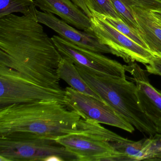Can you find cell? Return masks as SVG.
<instances>
[{"mask_svg": "<svg viewBox=\"0 0 161 161\" xmlns=\"http://www.w3.org/2000/svg\"><path fill=\"white\" fill-rule=\"evenodd\" d=\"M36 10L0 18V65L38 85L62 89L57 69L63 56L37 20Z\"/></svg>", "mask_w": 161, "mask_h": 161, "instance_id": "cell-1", "label": "cell"}, {"mask_svg": "<svg viewBox=\"0 0 161 161\" xmlns=\"http://www.w3.org/2000/svg\"><path fill=\"white\" fill-rule=\"evenodd\" d=\"M153 54L161 58V53H154Z\"/></svg>", "mask_w": 161, "mask_h": 161, "instance_id": "cell-25", "label": "cell"}, {"mask_svg": "<svg viewBox=\"0 0 161 161\" xmlns=\"http://www.w3.org/2000/svg\"><path fill=\"white\" fill-rule=\"evenodd\" d=\"M71 1L85 13H86L88 11V7L86 6L85 0H71Z\"/></svg>", "mask_w": 161, "mask_h": 161, "instance_id": "cell-23", "label": "cell"}, {"mask_svg": "<svg viewBox=\"0 0 161 161\" xmlns=\"http://www.w3.org/2000/svg\"><path fill=\"white\" fill-rule=\"evenodd\" d=\"M110 1L120 19L129 27L138 33L139 27L131 9L127 8L121 0Z\"/></svg>", "mask_w": 161, "mask_h": 161, "instance_id": "cell-19", "label": "cell"}, {"mask_svg": "<svg viewBox=\"0 0 161 161\" xmlns=\"http://www.w3.org/2000/svg\"><path fill=\"white\" fill-rule=\"evenodd\" d=\"M147 157L145 161L161 160V134L146 138Z\"/></svg>", "mask_w": 161, "mask_h": 161, "instance_id": "cell-20", "label": "cell"}, {"mask_svg": "<svg viewBox=\"0 0 161 161\" xmlns=\"http://www.w3.org/2000/svg\"><path fill=\"white\" fill-rule=\"evenodd\" d=\"M145 66L149 74L161 76V58L160 57L155 55L148 64L145 65Z\"/></svg>", "mask_w": 161, "mask_h": 161, "instance_id": "cell-22", "label": "cell"}, {"mask_svg": "<svg viewBox=\"0 0 161 161\" xmlns=\"http://www.w3.org/2000/svg\"><path fill=\"white\" fill-rule=\"evenodd\" d=\"M92 14L100 18L116 29L119 32L123 34L141 47L149 50L147 45L143 41L138 33L129 27L120 19L114 18L112 17L100 14L95 12H92Z\"/></svg>", "mask_w": 161, "mask_h": 161, "instance_id": "cell-17", "label": "cell"}, {"mask_svg": "<svg viewBox=\"0 0 161 161\" xmlns=\"http://www.w3.org/2000/svg\"><path fill=\"white\" fill-rule=\"evenodd\" d=\"M139 27L138 34L149 50L154 53H161V25L150 10L139 6H132Z\"/></svg>", "mask_w": 161, "mask_h": 161, "instance_id": "cell-13", "label": "cell"}, {"mask_svg": "<svg viewBox=\"0 0 161 161\" xmlns=\"http://www.w3.org/2000/svg\"><path fill=\"white\" fill-rule=\"evenodd\" d=\"M158 1H159V2L161 3V0H158Z\"/></svg>", "mask_w": 161, "mask_h": 161, "instance_id": "cell-26", "label": "cell"}, {"mask_svg": "<svg viewBox=\"0 0 161 161\" xmlns=\"http://www.w3.org/2000/svg\"><path fill=\"white\" fill-rule=\"evenodd\" d=\"M158 22H159V23H160V24H161V22H159V21H158Z\"/></svg>", "mask_w": 161, "mask_h": 161, "instance_id": "cell-27", "label": "cell"}, {"mask_svg": "<svg viewBox=\"0 0 161 161\" xmlns=\"http://www.w3.org/2000/svg\"><path fill=\"white\" fill-rule=\"evenodd\" d=\"M36 14L38 22L50 28L69 42L95 52L110 53L121 58L118 52L103 44L93 32L78 31L51 13L36 10Z\"/></svg>", "mask_w": 161, "mask_h": 161, "instance_id": "cell-10", "label": "cell"}, {"mask_svg": "<svg viewBox=\"0 0 161 161\" xmlns=\"http://www.w3.org/2000/svg\"><path fill=\"white\" fill-rule=\"evenodd\" d=\"M89 11L100 14L120 19L110 0H85Z\"/></svg>", "mask_w": 161, "mask_h": 161, "instance_id": "cell-18", "label": "cell"}, {"mask_svg": "<svg viewBox=\"0 0 161 161\" xmlns=\"http://www.w3.org/2000/svg\"><path fill=\"white\" fill-rule=\"evenodd\" d=\"M59 144L76 155L78 161H122V156L111 142L130 140L103 127L92 119L81 118L77 131L56 139Z\"/></svg>", "mask_w": 161, "mask_h": 161, "instance_id": "cell-4", "label": "cell"}, {"mask_svg": "<svg viewBox=\"0 0 161 161\" xmlns=\"http://www.w3.org/2000/svg\"><path fill=\"white\" fill-rule=\"evenodd\" d=\"M35 8L33 0H0V18L14 13L27 15Z\"/></svg>", "mask_w": 161, "mask_h": 161, "instance_id": "cell-16", "label": "cell"}, {"mask_svg": "<svg viewBox=\"0 0 161 161\" xmlns=\"http://www.w3.org/2000/svg\"><path fill=\"white\" fill-rule=\"evenodd\" d=\"M43 12L59 16L64 21L79 30L93 32L88 17L71 0H33Z\"/></svg>", "mask_w": 161, "mask_h": 161, "instance_id": "cell-12", "label": "cell"}, {"mask_svg": "<svg viewBox=\"0 0 161 161\" xmlns=\"http://www.w3.org/2000/svg\"><path fill=\"white\" fill-rule=\"evenodd\" d=\"M51 156H59L63 161H78L55 139L0 138V161H47Z\"/></svg>", "mask_w": 161, "mask_h": 161, "instance_id": "cell-6", "label": "cell"}, {"mask_svg": "<svg viewBox=\"0 0 161 161\" xmlns=\"http://www.w3.org/2000/svg\"><path fill=\"white\" fill-rule=\"evenodd\" d=\"M159 91H160V92H161V90H159Z\"/></svg>", "mask_w": 161, "mask_h": 161, "instance_id": "cell-28", "label": "cell"}, {"mask_svg": "<svg viewBox=\"0 0 161 161\" xmlns=\"http://www.w3.org/2000/svg\"><path fill=\"white\" fill-rule=\"evenodd\" d=\"M56 101L65 105V90L41 86L0 65V107L14 103Z\"/></svg>", "mask_w": 161, "mask_h": 161, "instance_id": "cell-5", "label": "cell"}, {"mask_svg": "<svg viewBox=\"0 0 161 161\" xmlns=\"http://www.w3.org/2000/svg\"><path fill=\"white\" fill-rule=\"evenodd\" d=\"M145 139L138 141L111 142L112 146L122 156V161H145L147 156Z\"/></svg>", "mask_w": 161, "mask_h": 161, "instance_id": "cell-15", "label": "cell"}, {"mask_svg": "<svg viewBox=\"0 0 161 161\" xmlns=\"http://www.w3.org/2000/svg\"><path fill=\"white\" fill-rule=\"evenodd\" d=\"M57 73L60 80L64 81L74 90L102 101L86 83L74 63L69 58L63 56L57 68Z\"/></svg>", "mask_w": 161, "mask_h": 161, "instance_id": "cell-14", "label": "cell"}, {"mask_svg": "<svg viewBox=\"0 0 161 161\" xmlns=\"http://www.w3.org/2000/svg\"><path fill=\"white\" fill-rule=\"evenodd\" d=\"M65 105L79 114L82 118L92 119L132 133L135 128L118 114L107 103L94 97L67 87Z\"/></svg>", "mask_w": 161, "mask_h": 161, "instance_id": "cell-8", "label": "cell"}, {"mask_svg": "<svg viewBox=\"0 0 161 161\" xmlns=\"http://www.w3.org/2000/svg\"><path fill=\"white\" fill-rule=\"evenodd\" d=\"M75 66L88 86L122 118L150 137L159 134L156 125L140 105L133 82L127 78L100 76L84 67Z\"/></svg>", "mask_w": 161, "mask_h": 161, "instance_id": "cell-3", "label": "cell"}, {"mask_svg": "<svg viewBox=\"0 0 161 161\" xmlns=\"http://www.w3.org/2000/svg\"><path fill=\"white\" fill-rule=\"evenodd\" d=\"M150 11L156 19L159 22H161V11H155V10H150Z\"/></svg>", "mask_w": 161, "mask_h": 161, "instance_id": "cell-24", "label": "cell"}, {"mask_svg": "<svg viewBox=\"0 0 161 161\" xmlns=\"http://www.w3.org/2000/svg\"><path fill=\"white\" fill-rule=\"evenodd\" d=\"M90 20L93 32L103 44L118 52L125 63L137 62L145 65L155 56L100 18L92 15Z\"/></svg>", "mask_w": 161, "mask_h": 161, "instance_id": "cell-9", "label": "cell"}, {"mask_svg": "<svg viewBox=\"0 0 161 161\" xmlns=\"http://www.w3.org/2000/svg\"><path fill=\"white\" fill-rule=\"evenodd\" d=\"M126 71L131 77L126 76L128 80L135 84L140 105L145 114L153 121L161 134V93L150 82L148 72L141 68L135 62L124 65Z\"/></svg>", "mask_w": 161, "mask_h": 161, "instance_id": "cell-11", "label": "cell"}, {"mask_svg": "<svg viewBox=\"0 0 161 161\" xmlns=\"http://www.w3.org/2000/svg\"><path fill=\"white\" fill-rule=\"evenodd\" d=\"M81 118L58 102L14 103L0 107V138L56 140L77 131Z\"/></svg>", "mask_w": 161, "mask_h": 161, "instance_id": "cell-2", "label": "cell"}, {"mask_svg": "<svg viewBox=\"0 0 161 161\" xmlns=\"http://www.w3.org/2000/svg\"><path fill=\"white\" fill-rule=\"evenodd\" d=\"M127 8L139 6L150 10L161 11V3L158 0H121Z\"/></svg>", "mask_w": 161, "mask_h": 161, "instance_id": "cell-21", "label": "cell"}, {"mask_svg": "<svg viewBox=\"0 0 161 161\" xmlns=\"http://www.w3.org/2000/svg\"><path fill=\"white\" fill-rule=\"evenodd\" d=\"M51 38L62 56L69 58L74 64L86 68L100 76L126 78L125 66L117 61L80 47L58 36Z\"/></svg>", "mask_w": 161, "mask_h": 161, "instance_id": "cell-7", "label": "cell"}]
</instances>
